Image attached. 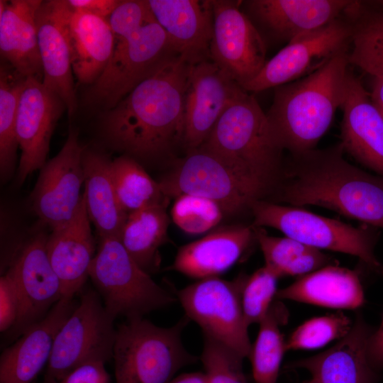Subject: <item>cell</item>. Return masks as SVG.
Returning <instances> with one entry per match:
<instances>
[{"mask_svg":"<svg viewBox=\"0 0 383 383\" xmlns=\"http://www.w3.org/2000/svg\"><path fill=\"white\" fill-rule=\"evenodd\" d=\"M191 64L177 54L164 61L113 108L101 134L114 150L138 162L171 158L183 145L184 97Z\"/></svg>","mask_w":383,"mask_h":383,"instance_id":"1","label":"cell"},{"mask_svg":"<svg viewBox=\"0 0 383 383\" xmlns=\"http://www.w3.org/2000/svg\"><path fill=\"white\" fill-rule=\"evenodd\" d=\"M341 143L290 154L274 190L279 201L314 205L383 229V177L350 164Z\"/></svg>","mask_w":383,"mask_h":383,"instance_id":"2","label":"cell"},{"mask_svg":"<svg viewBox=\"0 0 383 383\" xmlns=\"http://www.w3.org/2000/svg\"><path fill=\"white\" fill-rule=\"evenodd\" d=\"M344 50L309 75L274 88L266 116L283 150L297 154L313 149L340 108L349 72Z\"/></svg>","mask_w":383,"mask_h":383,"instance_id":"3","label":"cell"},{"mask_svg":"<svg viewBox=\"0 0 383 383\" xmlns=\"http://www.w3.org/2000/svg\"><path fill=\"white\" fill-rule=\"evenodd\" d=\"M201 146L270 192L277 187L284 150L272 134L266 113L254 96L243 89L225 109Z\"/></svg>","mask_w":383,"mask_h":383,"instance_id":"4","label":"cell"},{"mask_svg":"<svg viewBox=\"0 0 383 383\" xmlns=\"http://www.w3.org/2000/svg\"><path fill=\"white\" fill-rule=\"evenodd\" d=\"M186 316L170 328L143 318L118 326L113 346L116 383H170L184 366L196 361L182 342Z\"/></svg>","mask_w":383,"mask_h":383,"instance_id":"5","label":"cell"},{"mask_svg":"<svg viewBox=\"0 0 383 383\" xmlns=\"http://www.w3.org/2000/svg\"><path fill=\"white\" fill-rule=\"evenodd\" d=\"M89 277L114 318L120 316L127 320L143 318L175 301L138 265L119 236L100 238Z\"/></svg>","mask_w":383,"mask_h":383,"instance_id":"6","label":"cell"},{"mask_svg":"<svg viewBox=\"0 0 383 383\" xmlns=\"http://www.w3.org/2000/svg\"><path fill=\"white\" fill-rule=\"evenodd\" d=\"M250 210L254 226L274 228L287 237L320 250L357 257L372 270L383 275V264L374 252L379 235L375 227H355L299 206H284L262 199L255 201Z\"/></svg>","mask_w":383,"mask_h":383,"instance_id":"7","label":"cell"},{"mask_svg":"<svg viewBox=\"0 0 383 383\" xmlns=\"http://www.w3.org/2000/svg\"><path fill=\"white\" fill-rule=\"evenodd\" d=\"M159 183L169 199L182 194L204 197L216 202L228 213L251 209L255 201L270 193L202 146L187 151L185 157L178 160Z\"/></svg>","mask_w":383,"mask_h":383,"instance_id":"8","label":"cell"},{"mask_svg":"<svg viewBox=\"0 0 383 383\" xmlns=\"http://www.w3.org/2000/svg\"><path fill=\"white\" fill-rule=\"evenodd\" d=\"M114 319L99 293L86 290L56 335L44 383H58L83 364L112 358Z\"/></svg>","mask_w":383,"mask_h":383,"instance_id":"9","label":"cell"},{"mask_svg":"<svg viewBox=\"0 0 383 383\" xmlns=\"http://www.w3.org/2000/svg\"><path fill=\"white\" fill-rule=\"evenodd\" d=\"M177 54L156 21L116 40L107 65L87 93V101L106 110L113 108L164 61Z\"/></svg>","mask_w":383,"mask_h":383,"instance_id":"10","label":"cell"},{"mask_svg":"<svg viewBox=\"0 0 383 383\" xmlns=\"http://www.w3.org/2000/svg\"><path fill=\"white\" fill-rule=\"evenodd\" d=\"M248 275L232 281L218 277L201 279L178 292L186 316L195 321L208 337L243 358L250 355L252 345L241 301Z\"/></svg>","mask_w":383,"mask_h":383,"instance_id":"11","label":"cell"},{"mask_svg":"<svg viewBox=\"0 0 383 383\" xmlns=\"http://www.w3.org/2000/svg\"><path fill=\"white\" fill-rule=\"evenodd\" d=\"M357 16L349 11L326 26L289 42L267 60L258 74L242 88L257 92L304 77L338 53L350 50Z\"/></svg>","mask_w":383,"mask_h":383,"instance_id":"12","label":"cell"},{"mask_svg":"<svg viewBox=\"0 0 383 383\" xmlns=\"http://www.w3.org/2000/svg\"><path fill=\"white\" fill-rule=\"evenodd\" d=\"M213 33L209 59L241 87L266 63L267 44L240 9V1L211 0Z\"/></svg>","mask_w":383,"mask_h":383,"instance_id":"13","label":"cell"},{"mask_svg":"<svg viewBox=\"0 0 383 383\" xmlns=\"http://www.w3.org/2000/svg\"><path fill=\"white\" fill-rule=\"evenodd\" d=\"M84 150L77 131L70 129L63 147L40 169L30 195L31 208L52 229L69 221L79 208L84 184Z\"/></svg>","mask_w":383,"mask_h":383,"instance_id":"14","label":"cell"},{"mask_svg":"<svg viewBox=\"0 0 383 383\" xmlns=\"http://www.w3.org/2000/svg\"><path fill=\"white\" fill-rule=\"evenodd\" d=\"M48 237L40 233L18 251L7 272L12 277L20 299L13 336L21 335L43 319L62 297V287L47 252Z\"/></svg>","mask_w":383,"mask_h":383,"instance_id":"15","label":"cell"},{"mask_svg":"<svg viewBox=\"0 0 383 383\" xmlns=\"http://www.w3.org/2000/svg\"><path fill=\"white\" fill-rule=\"evenodd\" d=\"M355 1L246 0L240 9L265 42L287 43L346 13Z\"/></svg>","mask_w":383,"mask_h":383,"instance_id":"16","label":"cell"},{"mask_svg":"<svg viewBox=\"0 0 383 383\" xmlns=\"http://www.w3.org/2000/svg\"><path fill=\"white\" fill-rule=\"evenodd\" d=\"M243 88L211 60L191 65L184 97L183 145L196 149Z\"/></svg>","mask_w":383,"mask_h":383,"instance_id":"17","label":"cell"},{"mask_svg":"<svg viewBox=\"0 0 383 383\" xmlns=\"http://www.w3.org/2000/svg\"><path fill=\"white\" fill-rule=\"evenodd\" d=\"M65 110L63 101L42 81L31 77L24 79L16 117L17 138L21 150L18 184L45 164L51 136Z\"/></svg>","mask_w":383,"mask_h":383,"instance_id":"18","label":"cell"},{"mask_svg":"<svg viewBox=\"0 0 383 383\" xmlns=\"http://www.w3.org/2000/svg\"><path fill=\"white\" fill-rule=\"evenodd\" d=\"M72 11L67 1H43L35 18L43 83L63 101L70 116L77 106L70 41Z\"/></svg>","mask_w":383,"mask_h":383,"instance_id":"19","label":"cell"},{"mask_svg":"<svg viewBox=\"0 0 383 383\" xmlns=\"http://www.w3.org/2000/svg\"><path fill=\"white\" fill-rule=\"evenodd\" d=\"M340 109V143L344 152L383 177V115L370 92L350 70Z\"/></svg>","mask_w":383,"mask_h":383,"instance_id":"20","label":"cell"},{"mask_svg":"<svg viewBox=\"0 0 383 383\" xmlns=\"http://www.w3.org/2000/svg\"><path fill=\"white\" fill-rule=\"evenodd\" d=\"M78 304L63 296L0 357V383H31L50 358L57 334Z\"/></svg>","mask_w":383,"mask_h":383,"instance_id":"21","label":"cell"},{"mask_svg":"<svg viewBox=\"0 0 383 383\" xmlns=\"http://www.w3.org/2000/svg\"><path fill=\"white\" fill-rule=\"evenodd\" d=\"M372 329L362 316L355 318L349 332L333 346L291 365L309 371L316 383H377L379 372L367 355Z\"/></svg>","mask_w":383,"mask_h":383,"instance_id":"22","label":"cell"},{"mask_svg":"<svg viewBox=\"0 0 383 383\" xmlns=\"http://www.w3.org/2000/svg\"><path fill=\"white\" fill-rule=\"evenodd\" d=\"M156 22L176 52L191 65L209 60L211 0H148Z\"/></svg>","mask_w":383,"mask_h":383,"instance_id":"23","label":"cell"},{"mask_svg":"<svg viewBox=\"0 0 383 383\" xmlns=\"http://www.w3.org/2000/svg\"><path fill=\"white\" fill-rule=\"evenodd\" d=\"M84 194L74 216L52 229L47 240L50 263L61 283L63 296L82 290L95 256V243Z\"/></svg>","mask_w":383,"mask_h":383,"instance_id":"24","label":"cell"},{"mask_svg":"<svg viewBox=\"0 0 383 383\" xmlns=\"http://www.w3.org/2000/svg\"><path fill=\"white\" fill-rule=\"evenodd\" d=\"M253 238V226L220 228L181 247L172 269L199 279L218 277L238 260Z\"/></svg>","mask_w":383,"mask_h":383,"instance_id":"25","label":"cell"},{"mask_svg":"<svg viewBox=\"0 0 383 383\" xmlns=\"http://www.w3.org/2000/svg\"><path fill=\"white\" fill-rule=\"evenodd\" d=\"M42 1H0V52L20 75L43 82L35 21Z\"/></svg>","mask_w":383,"mask_h":383,"instance_id":"26","label":"cell"},{"mask_svg":"<svg viewBox=\"0 0 383 383\" xmlns=\"http://www.w3.org/2000/svg\"><path fill=\"white\" fill-rule=\"evenodd\" d=\"M276 297L340 309H356L365 302L357 273L336 265H327L299 277L277 291Z\"/></svg>","mask_w":383,"mask_h":383,"instance_id":"27","label":"cell"},{"mask_svg":"<svg viewBox=\"0 0 383 383\" xmlns=\"http://www.w3.org/2000/svg\"><path fill=\"white\" fill-rule=\"evenodd\" d=\"M70 41L73 74L81 84H93L114 48V35L107 18L72 9Z\"/></svg>","mask_w":383,"mask_h":383,"instance_id":"28","label":"cell"},{"mask_svg":"<svg viewBox=\"0 0 383 383\" xmlns=\"http://www.w3.org/2000/svg\"><path fill=\"white\" fill-rule=\"evenodd\" d=\"M111 161L99 151L84 150L85 188L83 194L89 218L100 238L119 236L128 216L116 195L111 177Z\"/></svg>","mask_w":383,"mask_h":383,"instance_id":"29","label":"cell"},{"mask_svg":"<svg viewBox=\"0 0 383 383\" xmlns=\"http://www.w3.org/2000/svg\"><path fill=\"white\" fill-rule=\"evenodd\" d=\"M167 207L155 205L129 213L119 235L129 254L148 274L159 268V248L168 240Z\"/></svg>","mask_w":383,"mask_h":383,"instance_id":"30","label":"cell"},{"mask_svg":"<svg viewBox=\"0 0 383 383\" xmlns=\"http://www.w3.org/2000/svg\"><path fill=\"white\" fill-rule=\"evenodd\" d=\"M265 265L278 278L303 277L329 265L331 258L320 250L309 247L289 237L270 235L262 227L253 226Z\"/></svg>","mask_w":383,"mask_h":383,"instance_id":"31","label":"cell"},{"mask_svg":"<svg viewBox=\"0 0 383 383\" xmlns=\"http://www.w3.org/2000/svg\"><path fill=\"white\" fill-rule=\"evenodd\" d=\"M111 177L122 209L131 213L160 204H167L159 182L155 181L139 162L126 156L111 161Z\"/></svg>","mask_w":383,"mask_h":383,"instance_id":"32","label":"cell"},{"mask_svg":"<svg viewBox=\"0 0 383 383\" xmlns=\"http://www.w3.org/2000/svg\"><path fill=\"white\" fill-rule=\"evenodd\" d=\"M287 311L279 302H274L260 328L250 357L255 383H276L284 352L285 342L280 326L286 322Z\"/></svg>","mask_w":383,"mask_h":383,"instance_id":"33","label":"cell"},{"mask_svg":"<svg viewBox=\"0 0 383 383\" xmlns=\"http://www.w3.org/2000/svg\"><path fill=\"white\" fill-rule=\"evenodd\" d=\"M26 77L15 70L2 67L0 72V172L1 179H9L15 170L19 146L16 133V117L19 96Z\"/></svg>","mask_w":383,"mask_h":383,"instance_id":"34","label":"cell"},{"mask_svg":"<svg viewBox=\"0 0 383 383\" xmlns=\"http://www.w3.org/2000/svg\"><path fill=\"white\" fill-rule=\"evenodd\" d=\"M350 65L383 79V15L363 10L354 24Z\"/></svg>","mask_w":383,"mask_h":383,"instance_id":"35","label":"cell"},{"mask_svg":"<svg viewBox=\"0 0 383 383\" xmlns=\"http://www.w3.org/2000/svg\"><path fill=\"white\" fill-rule=\"evenodd\" d=\"M343 313L311 318L297 327L285 342L286 351L316 349L343 338L353 326Z\"/></svg>","mask_w":383,"mask_h":383,"instance_id":"36","label":"cell"},{"mask_svg":"<svg viewBox=\"0 0 383 383\" xmlns=\"http://www.w3.org/2000/svg\"><path fill=\"white\" fill-rule=\"evenodd\" d=\"M223 213L216 202L192 194L177 196L171 209L174 223L189 234H201L211 230L221 222Z\"/></svg>","mask_w":383,"mask_h":383,"instance_id":"37","label":"cell"},{"mask_svg":"<svg viewBox=\"0 0 383 383\" xmlns=\"http://www.w3.org/2000/svg\"><path fill=\"white\" fill-rule=\"evenodd\" d=\"M278 279L265 266L248 275L242 289L241 301L248 326L259 323L268 313L277 295Z\"/></svg>","mask_w":383,"mask_h":383,"instance_id":"38","label":"cell"},{"mask_svg":"<svg viewBox=\"0 0 383 383\" xmlns=\"http://www.w3.org/2000/svg\"><path fill=\"white\" fill-rule=\"evenodd\" d=\"M243 358L237 353L205 337L201 361L208 383H248Z\"/></svg>","mask_w":383,"mask_h":383,"instance_id":"39","label":"cell"},{"mask_svg":"<svg viewBox=\"0 0 383 383\" xmlns=\"http://www.w3.org/2000/svg\"><path fill=\"white\" fill-rule=\"evenodd\" d=\"M107 20L115 40L130 36L156 21L148 0H122Z\"/></svg>","mask_w":383,"mask_h":383,"instance_id":"40","label":"cell"},{"mask_svg":"<svg viewBox=\"0 0 383 383\" xmlns=\"http://www.w3.org/2000/svg\"><path fill=\"white\" fill-rule=\"evenodd\" d=\"M20 299L16 284L9 272L0 278V331L4 332L16 324Z\"/></svg>","mask_w":383,"mask_h":383,"instance_id":"41","label":"cell"},{"mask_svg":"<svg viewBox=\"0 0 383 383\" xmlns=\"http://www.w3.org/2000/svg\"><path fill=\"white\" fill-rule=\"evenodd\" d=\"M104 362L93 361L77 367L58 383H110Z\"/></svg>","mask_w":383,"mask_h":383,"instance_id":"42","label":"cell"},{"mask_svg":"<svg viewBox=\"0 0 383 383\" xmlns=\"http://www.w3.org/2000/svg\"><path fill=\"white\" fill-rule=\"evenodd\" d=\"M121 0H68L70 7L77 11L108 18Z\"/></svg>","mask_w":383,"mask_h":383,"instance_id":"43","label":"cell"},{"mask_svg":"<svg viewBox=\"0 0 383 383\" xmlns=\"http://www.w3.org/2000/svg\"><path fill=\"white\" fill-rule=\"evenodd\" d=\"M367 355L371 365L377 371L383 369V317L379 328L373 330L370 335Z\"/></svg>","mask_w":383,"mask_h":383,"instance_id":"44","label":"cell"},{"mask_svg":"<svg viewBox=\"0 0 383 383\" xmlns=\"http://www.w3.org/2000/svg\"><path fill=\"white\" fill-rule=\"evenodd\" d=\"M370 95L374 103L383 115V79L373 78Z\"/></svg>","mask_w":383,"mask_h":383,"instance_id":"45","label":"cell"},{"mask_svg":"<svg viewBox=\"0 0 383 383\" xmlns=\"http://www.w3.org/2000/svg\"><path fill=\"white\" fill-rule=\"evenodd\" d=\"M170 383H208L205 373L184 374L173 379Z\"/></svg>","mask_w":383,"mask_h":383,"instance_id":"46","label":"cell"},{"mask_svg":"<svg viewBox=\"0 0 383 383\" xmlns=\"http://www.w3.org/2000/svg\"><path fill=\"white\" fill-rule=\"evenodd\" d=\"M306 383H316V382L313 379H311L309 382H307Z\"/></svg>","mask_w":383,"mask_h":383,"instance_id":"47","label":"cell"},{"mask_svg":"<svg viewBox=\"0 0 383 383\" xmlns=\"http://www.w3.org/2000/svg\"><path fill=\"white\" fill-rule=\"evenodd\" d=\"M382 13V15H383V13Z\"/></svg>","mask_w":383,"mask_h":383,"instance_id":"48","label":"cell"}]
</instances>
